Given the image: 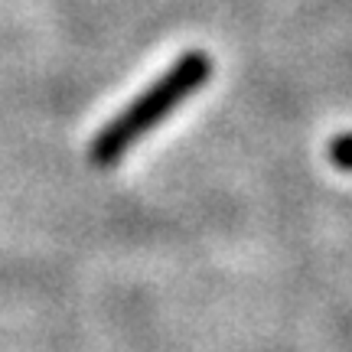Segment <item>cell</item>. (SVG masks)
Masks as SVG:
<instances>
[{"label":"cell","mask_w":352,"mask_h":352,"mask_svg":"<svg viewBox=\"0 0 352 352\" xmlns=\"http://www.w3.org/2000/svg\"><path fill=\"white\" fill-rule=\"evenodd\" d=\"M209 78H212V59H209V52H202V50L183 52L153 85L144 88L124 111L114 114L111 121L101 127L98 138L91 140V151H88L91 164L114 166L144 134H151L160 121H166Z\"/></svg>","instance_id":"obj_1"},{"label":"cell","mask_w":352,"mask_h":352,"mask_svg":"<svg viewBox=\"0 0 352 352\" xmlns=\"http://www.w3.org/2000/svg\"><path fill=\"white\" fill-rule=\"evenodd\" d=\"M329 160L340 170H352V134H342L329 144Z\"/></svg>","instance_id":"obj_2"}]
</instances>
